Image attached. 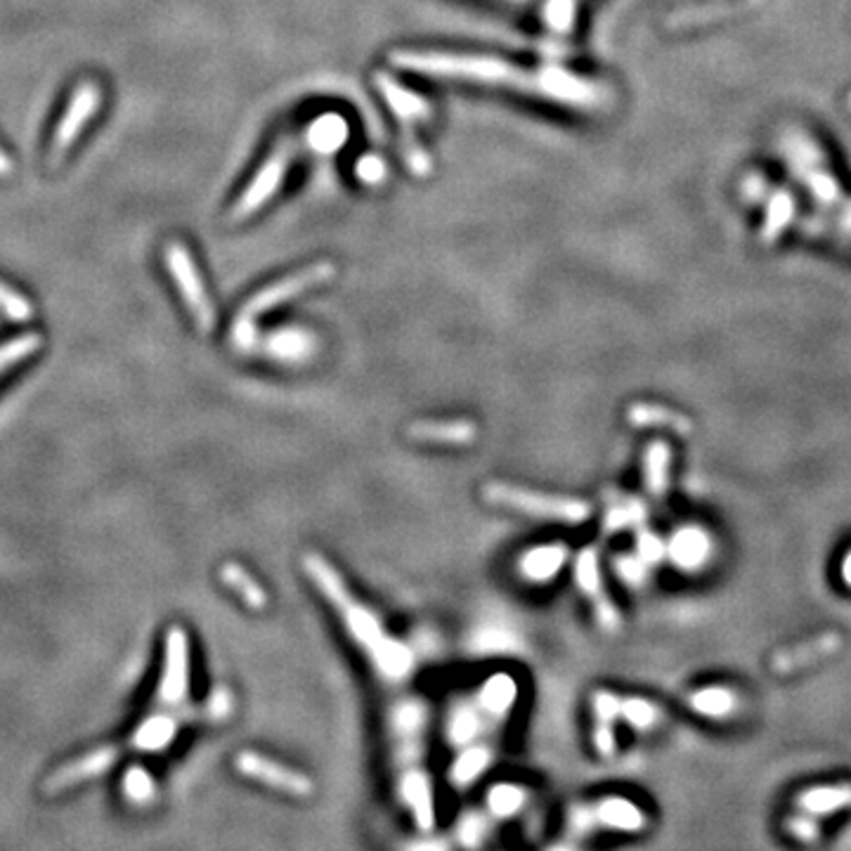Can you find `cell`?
Here are the masks:
<instances>
[{"label":"cell","instance_id":"cell-1","mask_svg":"<svg viewBox=\"0 0 851 851\" xmlns=\"http://www.w3.org/2000/svg\"><path fill=\"white\" fill-rule=\"evenodd\" d=\"M391 64L414 71V74H424L428 79L520 90L525 95L570 107V110L577 112H604L612 100L606 83L554 64L528 69L493 55L452 50H393Z\"/></svg>","mask_w":851,"mask_h":851},{"label":"cell","instance_id":"cell-2","mask_svg":"<svg viewBox=\"0 0 851 851\" xmlns=\"http://www.w3.org/2000/svg\"><path fill=\"white\" fill-rule=\"evenodd\" d=\"M303 568H305V575L311 577V582L317 587V591L336 610L343 627H346L348 631V637L362 650H365L367 658L372 660L393 637H388L376 615L365 604H359L355 599L348 585L343 582V577L336 573V568L327 558H322L317 554H307L303 558Z\"/></svg>","mask_w":851,"mask_h":851},{"label":"cell","instance_id":"cell-3","mask_svg":"<svg viewBox=\"0 0 851 851\" xmlns=\"http://www.w3.org/2000/svg\"><path fill=\"white\" fill-rule=\"evenodd\" d=\"M334 275H336L334 263L320 261L315 265H307V267L298 270V273H292V275L277 280L275 284L261 288L259 294H253L244 303L240 315L234 317V324H232V343H234V348H237V351H251L259 343L256 341L259 338L256 320L261 315L275 311V307H280L282 303L292 301V298H296V296H301L305 292H311V288H315L320 284H327Z\"/></svg>","mask_w":851,"mask_h":851},{"label":"cell","instance_id":"cell-4","mask_svg":"<svg viewBox=\"0 0 851 851\" xmlns=\"http://www.w3.org/2000/svg\"><path fill=\"white\" fill-rule=\"evenodd\" d=\"M483 499L502 509H511L525 516L541 518V520H558V523H582L591 516V506L585 499L564 497V495H547L530 487H520L511 483H487L483 487Z\"/></svg>","mask_w":851,"mask_h":851},{"label":"cell","instance_id":"cell-5","mask_svg":"<svg viewBox=\"0 0 851 851\" xmlns=\"http://www.w3.org/2000/svg\"><path fill=\"white\" fill-rule=\"evenodd\" d=\"M374 85L378 88V93H382L384 102L388 104V110L393 112V116L403 123V156L407 161V166L414 175H428L430 173V156L424 152V148L419 144V140H416V133L414 129L419 123H426L430 121V104L428 100H424L419 93H414V90L405 88L403 83H397L391 74H384V71H378V74H374Z\"/></svg>","mask_w":851,"mask_h":851},{"label":"cell","instance_id":"cell-6","mask_svg":"<svg viewBox=\"0 0 851 851\" xmlns=\"http://www.w3.org/2000/svg\"><path fill=\"white\" fill-rule=\"evenodd\" d=\"M164 263L171 277L175 280V286L180 296H183L190 315L194 317V324L199 332H213L215 327V311L211 296L204 286L202 275H199L196 263L192 259V253L185 249V244L180 242H169L164 249Z\"/></svg>","mask_w":851,"mask_h":851},{"label":"cell","instance_id":"cell-7","mask_svg":"<svg viewBox=\"0 0 851 851\" xmlns=\"http://www.w3.org/2000/svg\"><path fill=\"white\" fill-rule=\"evenodd\" d=\"M100 104H102V90L95 81L88 79L74 88V93H71V98H69L67 110H64L58 129H55V133H52V140H50V150H48L50 169H55L62 164L69 150L74 148V142L81 138L85 125L93 121V116L98 114Z\"/></svg>","mask_w":851,"mask_h":851},{"label":"cell","instance_id":"cell-8","mask_svg":"<svg viewBox=\"0 0 851 851\" xmlns=\"http://www.w3.org/2000/svg\"><path fill=\"white\" fill-rule=\"evenodd\" d=\"M292 161H294V144L288 142L277 144V150L270 154V159L259 169V173L253 175L249 188L242 192L237 202H234L230 211V221L240 223L251 219L253 213H259L282 188Z\"/></svg>","mask_w":851,"mask_h":851},{"label":"cell","instance_id":"cell-9","mask_svg":"<svg viewBox=\"0 0 851 851\" xmlns=\"http://www.w3.org/2000/svg\"><path fill=\"white\" fill-rule=\"evenodd\" d=\"M190 688V639L183 627H171L166 631L164 648V669L156 698L161 705H180L188 698Z\"/></svg>","mask_w":851,"mask_h":851},{"label":"cell","instance_id":"cell-10","mask_svg":"<svg viewBox=\"0 0 851 851\" xmlns=\"http://www.w3.org/2000/svg\"><path fill=\"white\" fill-rule=\"evenodd\" d=\"M234 767L251 781H259L267 788H275L280 792H286L292 797H311L313 794V781L305 773L284 767L275 759L263 757L259 752H242L234 759Z\"/></svg>","mask_w":851,"mask_h":851},{"label":"cell","instance_id":"cell-11","mask_svg":"<svg viewBox=\"0 0 851 851\" xmlns=\"http://www.w3.org/2000/svg\"><path fill=\"white\" fill-rule=\"evenodd\" d=\"M575 582L585 596L594 601V612L596 620L606 629V631H618L620 629V612L610 601V596L604 589V577H601V564H599V554L596 549L587 547L579 551L575 560Z\"/></svg>","mask_w":851,"mask_h":851},{"label":"cell","instance_id":"cell-12","mask_svg":"<svg viewBox=\"0 0 851 851\" xmlns=\"http://www.w3.org/2000/svg\"><path fill=\"white\" fill-rule=\"evenodd\" d=\"M119 757H121V748L119 746L98 748L93 752H88V754L74 759V762L60 767L58 771H52L45 778L43 790L48 794H58L62 790H69V788H74L79 783H85V781H90V778H98L107 769H112L119 762Z\"/></svg>","mask_w":851,"mask_h":851},{"label":"cell","instance_id":"cell-13","mask_svg":"<svg viewBox=\"0 0 851 851\" xmlns=\"http://www.w3.org/2000/svg\"><path fill=\"white\" fill-rule=\"evenodd\" d=\"M840 648H842V637L838 631L819 634V637H813L800 646H792L788 650H781V654L773 656L771 672L781 675V677L794 675L804 667H811V665H817L830 656H835Z\"/></svg>","mask_w":851,"mask_h":851},{"label":"cell","instance_id":"cell-14","mask_svg":"<svg viewBox=\"0 0 851 851\" xmlns=\"http://www.w3.org/2000/svg\"><path fill=\"white\" fill-rule=\"evenodd\" d=\"M715 545L712 537L705 533L698 525H686V528H679L672 539L667 541V556L672 564L683 570V573H698L708 560L712 558Z\"/></svg>","mask_w":851,"mask_h":851},{"label":"cell","instance_id":"cell-15","mask_svg":"<svg viewBox=\"0 0 851 851\" xmlns=\"http://www.w3.org/2000/svg\"><path fill=\"white\" fill-rule=\"evenodd\" d=\"M762 3H764V0H733V3H729V0H719V3H712V6L679 8V10H675L672 14L667 17L665 27L669 31H686V29L708 27V24L731 20V17H736V14L750 12L752 8L762 6Z\"/></svg>","mask_w":851,"mask_h":851},{"label":"cell","instance_id":"cell-16","mask_svg":"<svg viewBox=\"0 0 851 851\" xmlns=\"http://www.w3.org/2000/svg\"><path fill=\"white\" fill-rule=\"evenodd\" d=\"M809 237H830L851 242V199L844 194V190L828 202L825 206H819L817 215H809L802 223Z\"/></svg>","mask_w":851,"mask_h":851},{"label":"cell","instance_id":"cell-17","mask_svg":"<svg viewBox=\"0 0 851 851\" xmlns=\"http://www.w3.org/2000/svg\"><path fill=\"white\" fill-rule=\"evenodd\" d=\"M407 436L428 445H468L478 436V426L466 419L455 422H416L407 428Z\"/></svg>","mask_w":851,"mask_h":851},{"label":"cell","instance_id":"cell-18","mask_svg":"<svg viewBox=\"0 0 851 851\" xmlns=\"http://www.w3.org/2000/svg\"><path fill=\"white\" fill-rule=\"evenodd\" d=\"M591 708H594V746L596 750H599L601 757L610 759L615 754V721L620 719V712H622V698H618L615 693H608V691H596L594 693V700H591Z\"/></svg>","mask_w":851,"mask_h":851},{"label":"cell","instance_id":"cell-19","mask_svg":"<svg viewBox=\"0 0 851 851\" xmlns=\"http://www.w3.org/2000/svg\"><path fill=\"white\" fill-rule=\"evenodd\" d=\"M568 560V549L564 545H541L528 549L520 556V575L535 585L551 582V579L564 570Z\"/></svg>","mask_w":851,"mask_h":851},{"label":"cell","instance_id":"cell-20","mask_svg":"<svg viewBox=\"0 0 851 851\" xmlns=\"http://www.w3.org/2000/svg\"><path fill=\"white\" fill-rule=\"evenodd\" d=\"M797 215V202L794 194L786 188L773 190L767 199L762 227H759V242L773 244L783 237V234L792 227Z\"/></svg>","mask_w":851,"mask_h":851},{"label":"cell","instance_id":"cell-21","mask_svg":"<svg viewBox=\"0 0 851 851\" xmlns=\"http://www.w3.org/2000/svg\"><path fill=\"white\" fill-rule=\"evenodd\" d=\"M627 419L631 426L639 428H667L677 433L681 438H688L693 433V422L686 414L669 409L665 405L654 403H634L627 412Z\"/></svg>","mask_w":851,"mask_h":851},{"label":"cell","instance_id":"cell-22","mask_svg":"<svg viewBox=\"0 0 851 851\" xmlns=\"http://www.w3.org/2000/svg\"><path fill=\"white\" fill-rule=\"evenodd\" d=\"M263 348L270 357L296 365L315 353V336L305 330H277L265 336Z\"/></svg>","mask_w":851,"mask_h":851},{"label":"cell","instance_id":"cell-23","mask_svg":"<svg viewBox=\"0 0 851 851\" xmlns=\"http://www.w3.org/2000/svg\"><path fill=\"white\" fill-rule=\"evenodd\" d=\"M800 811L811 813V817H832V813L851 809V783H832L817 786L804 790L797 797Z\"/></svg>","mask_w":851,"mask_h":851},{"label":"cell","instance_id":"cell-24","mask_svg":"<svg viewBox=\"0 0 851 851\" xmlns=\"http://www.w3.org/2000/svg\"><path fill=\"white\" fill-rule=\"evenodd\" d=\"M596 823L618 832H639L646 828V813L625 797H606L594 807Z\"/></svg>","mask_w":851,"mask_h":851},{"label":"cell","instance_id":"cell-25","mask_svg":"<svg viewBox=\"0 0 851 851\" xmlns=\"http://www.w3.org/2000/svg\"><path fill=\"white\" fill-rule=\"evenodd\" d=\"M669 470H672V447L654 440L644 452V485L650 497H665L669 490Z\"/></svg>","mask_w":851,"mask_h":851},{"label":"cell","instance_id":"cell-26","mask_svg":"<svg viewBox=\"0 0 851 851\" xmlns=\"http://www.w3.org/2000/svg\"><path fill=\"white\" fill-rule=\"evenodd\" d=\"M403 797L407 807L412 809V817L424 832L433 828V821H436V813H433V794H430V783L426 773L422 771H412L403 778L401 783Z\"/></svg>","mask_w":851,"mask_h":851},{"label":"cell","instance_id":"cell-27","mask_svg":"<svg viewBox=\"0 0 851 851\" xmlns=\"http://www.w3.org/2000/svg\"><path fill=\"white\" fill-rule=\"evenodd\" d=\"M686 705L696 715L710 719H727L736 712L738 698L727 686H705L686 698Z\"/></svg>","mask_w":851,"mask_h":851},{"label":"cell","instance_id":"cell-28","mask_svg":"<svg viewBox=\"0 0 851 851\" xmlns=\"http://www.w3.org/2000/svg\"><path fill=\"white\" fill-rule=\"evenodd\" d=\"M372 665L376 672L386 681H403L412 675L414 669V656L412 650L397 639H391L378 654L372 658Z\"/></svg>","mask_w":851,"mask_h":851},{"label":"cell","instance_id":"cell-29","mask_svg":"<svg viewBox=\"0 0 851 851\" xmlns=\"http://www.w3.org/2000/svg\"><path fill=\"white\" fill-rule=\"evenodd\" d=\"M516 696H518L516 681L509 675H495V677L487 679L485 686L480 688L478 702H480V708L487 715L502 717V715H506V712L514 708Z\"/></svg>","mask_w":851,"mask_h":851},{"label":"cell","instance_id":"cell-30","mask_svg":"<svg viewBox=\"0 0 851 851\" xmlns=\"http://www.w3.org/2000/svg\"><path fill=\"white\" fill-rule=\"evenodd\" d=\"M221 579L227 589H232L251 610H263L267 606L265 589L253 579L242 566L225 564L221 568Z\"/></svg>","mask_w":851,"mask_h":851},{"label":"cell","instance_id":"cell-31","mask_svg":"<svg viewBox=\"0 0 851 851\" xmlns=\"http://www.w3.org/2000/svg\"><path fill=\"white\" fill-rule=\"evenodd\" d=\"M346 140H348V123L336 114L322 116L311 125V129H307V142L313 144L315 152L332 154Z\"/></svg>","mask_w":851,"mask_h":851},{"label":"cell","instance_id":"cell-32","mask_svg":"<svg viewBox=\"0 0 851 851\" xmlns=\"http://www.w3.org/2000/svg\"><path fill=\"white\" fill-rule=\"evenodd\" d=\"M175 736V721L171 717H152L140 727L135 736V748L140 750H164Z\"/></svg>","mask_w":851,"mask_h":851},{"label":"cell","instance_id":"cell-33","mask_svg":"<svg viewBox=\"0 0 851 851\" xmlns=\"http://www.w3.org/2000/svg\"><path fill=\"white\" fill-rule=\"evenodd\" d=\"M577 8L579 0H547L541 17H545V27L554 36H570L577 22Z\"/></svg>","mask_w":851,"mask_h":851},{"label":"cell","instance_id":"cell-34","mask_svg":"<svg viewBox=\"0 0 851 851\" xmlns=\"http://www.w3.org/2000/svg\"><path fill=\"white\" fill-rule=\"evenodd\" d=\"M490 752H487L485 748H468L457 762L455 767H452V781H455L457 786H470L474 781H478L480 773L487 769V764H490Z\"/></svg>","mask_w":851,"mask_h":851},{"label":"cell","instance_id":"cell-35","mask_svg":"<svg viewBox=\"0 0 851 851\" xmlns=\"http://www.w3.org/2000/svg\"><path fill=\"white\" fill-rule=\"evenodd\" d=\"M41 346H43V338L39 334H24L3 343V346H0V374H6L14 365H20V362L31 357L36 351H41Z\"/></svg>","mask_w":851,"mask_h":851},{"label":"cell","instance_id":"cell-36","mask_svg":"<svg viewBox=\"0 0 851 851\" xmlns=\"http://www.w3.org/2000/svg\"><path fill=\"white\" fill-rule=\"evenodd\" d=\"M620 719H625L631 729L648 731L660 721V708L644 698H625Z\"/></svg>","mask_w":851,"mask_h":851},{"label":"cell","instance_id":"cell-37","mask_svg":"<svg viewBox=\"0 0 851 851\" xmlns=\"http://www.w3.org/2000/svg\"><path fill=\"white\" fill-rule=\"evenodd\" d=\"M523 802H525V792L511 783H499L487 792V807H490V811L497 819L516 817Z\"/></svg>","mask_w":851,"mask_h":851},{"label":"cell","instance_id":"cell-38","mask_svg":"<svg viewBox=\"0 0 851 851\" xmlns=\"http://www.w3.org/2000/svg\"><path fill=\"white\" fill-rule=\"evenodd\" d=\"M646 518V506L637 499H622L612 504L606 514V528L608 533H618L625 528H637Z\"/></svg>","mask_w":851,"mask_h":851},{"label":"cell","instance_id":"cell-39","mask_svg":"<svg viewBox=\"0 0 851 851\" xmlns=\"http://www.w3.org/2000/svg\"><path fill=\"white\" fill-rule=\"evenodd\" d=\"M0 311H3L6 317L14 322H27L33 315L31 303L6 282H0Z\"/></svg>","mask_w":851,"mask_h":851},{"label":"cell","instance_id":"cell-40","mask_svg":"<svg viewBox=\"0 0 851 851\" xmlns=\"http://www.w3.org/2000/svg\"><path fill=\"white\" fill-rule=\"evenodd\" d=\"M480 731V719L470 708L457 710V715L449 721V740L457 742V746H464V742H470Z\"/></svg>","mask_w":851,"mask_h":851},{"label":"cell","instance_id":"cell-41","mask_svg":"<svg viewBox=\"0 0 851 851\" xmlns=\"http://www.w3.org/2000/svg\"><path fill=\"white\" fill-rule=\"evenodd\" d=\"M123 790H125V794H129L131 802H138V804L150 802L154 797V781L148 771L135 767L129 771V776H125Z\"/></svg>","mask_w":851,"mask_h":851},{"label":"cell","instance_id":"cell-42","mask_svg":"<svg viewBox=\"0 0 851 851\" xmlns=\"http://www.w3.org/2000/svg\"><path fill=\"white\" fill-rule=\"evenodd\" d=\"M786 830H788L790 838H794L797 842H804V844L819 842V838H821V828H819L817 817H811V813H807V811L790 817L786 821Z\"/></svg>","mask_w":851,"mask_h":851},{"label":"cell","instance_id":"cell-43","mask_svg":"<svg viewBox=\"0 0 851 851\" xmlns=\"http://www.w3.org/2000/svg\"><path fill=\"white\" fill-rule=\"evenodd\" d=\"M615 570L631 587H641L648 577L650 566L637 554V556H618L615 558Z\"/></svg>","mask_w":851,"mask_h":851},{"label":"cell","instance_id":"cell-44","mask_svg":"<svg viewBox=\"0 0 851 851\" xmlns=\"http://www.w3.org/2000/svg\"><path fill=\"white\" fill-rule=\"evenodd\" d=\"M424 723H426V712L419 702H405L401 705V710L395 712V729L401 733H407V736L419 733Z\"/></svg>","mask_w":851,"mask_h":851},{"label":"cell","instance_id":"cell-45","mask_svg":"<svg viewBox=\"0 0 851 851\" xmlns=\"http://www.w3.org/2000/svg\"><path fill=\"white\" fill-rule=\"evenodd\" d=\"M637 554L646 560L648 566H656L667 556V545L660 535L650 530H639L637 535Z\"/></svg>","mask_w":851,"mask_h":851},{"label":"cell","instance_id":"cell-46","mask_svg":"<svg viewBox=\"0 0 851 851\" xmlns=\"http://www.w3.org/2000/svg\"><path fill=\"white\" fill-rule=\"evenodd\" d=\"M487 835V821L480 813H468V817L459 823V840L466 847H478L483 838Z\"/></svg>","mask_w":851,"mask_h":851},{"label":"cell","instance_id":"cell-47","mask_svg":"<svg viewBox=\"0 0 851 851\" xmlns=\"http://www.w3.org/2000/svg\"><path fill=\"white\" fill-rule=\"evenodd\" d=\"M357 178L362 180V183H367V185H378V183H384V178H386V164H384V159H378L376 154H367V156H362L359 161H357Z\"/></svg>","mask_w":851,"mask_h":851},{"label":"cell","instance_id":"cell-48","mask_svg":"<svg viewBox=\"0 0 851 851\" xmlns=\"http://www.w3.org/2000/svg\"><path fill=\"white\" fill-rule=\"evenodd\" d=\"M748 194H750V199H762L764 196V188H767V183H764V178L762 175H752L750 180H748Z\"/></svg>","mask_w":851,"mask_h":851},{"label":"cell","instance_id":"cell-49","mask_svg":"<svg viewBox=\"0 0 851 851\" xmlns=\"http://www.w3.org/2000/svg\"><path fill=\"white\" fill-rule=\"evenodd\" d=\"M840 575H842V582L851 589V551L844 556L842 560V568H840Z\"/></svg>","mask_w":851,"mask_h":851},{"label":"cell","instance_id":"cell-50","mask_svg":"<svg viewBox=\"0 0 851 851\" xmlns=\"http://www.w3.org/2000/svg\"><path fill=\"white\" fill-rule=\"evenodd\" d=\"M12 173V161L10 156L3 152V148H0V178H6Z\"/></svg>","mask_w":851,"mask_h":851},{"label":"cell","instance_id":"cell-51","mask_svg":"<svg viewBox=\"0 0 851 851\" xmlns=\"http://www.w3.org/2000/svg\"><path fill=\"white\" fill-rule=\"evenodd\" d=\"M511 3H525V0H511Z\"/></svg>","mask_w":851,"mask_h":851},{"label":"cell","instance_id":"cell-52","mask_svg":"<svg viewBox=\"0 0 851 851\" xmlns=\"http://www.w3.org/2000/svg\"><path fill=\"white\" fill-rule=\"evenodd\" d=\"M849 110H851V93H849Z\"/></svg>","mask_w":851,"mask_h":851}]
</instances>
